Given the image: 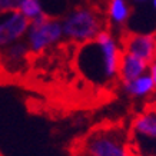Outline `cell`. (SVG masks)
<instances>
[{"label":"cell","mask_w":156,"mask_h":156,"mask_svg":"<svg viewBox=\"0 0 156 156\" xmlns=\"http://www.w3.org/2000/svg\"><path fill=\"white\" fill-rule=\"evenodd\" d=\"M62 30L72 40H90L100 32L112 30L106 0H82L63 20Z\"/></svg>","instance_id":"obj_1"},{"label":"cell","mask_w":156,"mask_h":156,"mask_svg":"<svg viewBox=\"0 0 156 156\" xmlns=\"http://www.w3.org/2000/svg\"><path fill=\"white\" fill-rule=\"evenodd\" d=\"M75 156H130L128 129L106 123L87 132L75 146Z\"/></svg>","instance_id":"obj_2"},{"label":"cell","mask_w":156,"mask_h":156,"mask_svg":"<svg viewBox=\"0 0 156 156\" xmlns=\"http://www.w3.org/2000/svg\"><path fill=\"white\" fill-rule=\"evenodd\" d=\"M130 156H156V102L145 105L128 128Z\"/></svg>","instance_id":"obj_3"},{"label":"cell","mask_w":156,"mask_h":156,"mask_svg":"<svg viewBox=\"0 0 156 156\" xmlns=\"http://www.w3.org/2000/svg\"><path fill=\"white\" fill-rule=\"evenodd\" d=\"M62 36V17L43 12L32 22L29 33V48L33 52H42Z\"/></svg>","instance_id":"obj_4"},{"label":"cell","mask_w":156,"mask_h":156,"mask_svg":"<svg viewBox=\"0 0 156 156\" xmlns=\"http://www.w3.org/2000/svg\"><path fill=\"white\" fill-rule=\"evenodd\" d=\"M119 42L122 44V50L130 53L133 56L142 59L147 66L156 60L155 44L156 34H140L135 33L128 27H120L119 30Z\"/></svg>","instance_id":"obj_5"},{"label":"cell","mask_w":156,"mask_h":156,"mask_svg":"<svg viewBox=\"0 0 156 156\" xmlns=\"http://www.w3.org/2000/svg\"><path fill=\"white\" fill-rule=\"evenodd\" d=\"M29 24H32V20L27 19L22 12H10L9 17L0 22V46L3 48L20 39L27 30Z\"/></svg>","instance_id":"obj_6"},{"label":"cell","mask_w":156,"mask_h":156,"mask_svg":"<svg viewBox=\"0 0 156 156\" xmlns=\"http://www.w3.org/2000/svg\"><path fill=\"white\" fill-rule=\"evenodd\" d=\"M146 69L147 65L142 59L122 50V59H120V67H119V82H120V85H126L129 82L140 77Z\"/></svg>","instance_id":"obj_7"},{"label":"cell","mask_w":156,"mask_h":156,"mask_svg":"<svg viewBox=\"0 0 156 156\" xmlns=\"http://www.w3.org/2000/svg\"><path fill=\"white\" fill-rule=\"evenodd\" d=\"M122 86L125 92L129 96H132V98H142V96H147L155 92V86H153L152 77L146 75H142L140 77H137L135 80Z\"/></svg>","instance_id":"obj_8"},{"label":"cell","mask_w":156,"mask_h":156,"mask_svg":"<svg viewBox=\"0 0 156 156\" xmlns=\"http://www.w3.org/2000/svg\"><path fill=\"white\" fill-rule=\"evenodd\" d=\"M20 12H22L27 19L32 20V22L43 13L39 0H26L23 5H22V7H20Z\"/></svg>","instance_id":"obj_9"},{"label":"cell","mask_w":156,"mask_h":156,"mask_svg":"<svg viewBox=\"0 0 156 156\" xmlns=\"http://www.w3.org/2000/svg\"><path fill=\"white\" fill-rule=\"evenodd\" d=\"M26 0H0V13L16 12L22 7Z\"/></svg>","instance_id":"obj_10"},{"label":"cell","mask_w":156,"mask_h":156,"mask_svg":"<svg viewBox=\"0 0 156 156\" xmlns=\"http://www.w3.org/2000/svg\"><path fill=\"white\" fill-rule=\"evenodd\" d=\"M151 77H152V82H153V86H155V90H156V62H153L151 65Z\"/></svg>","instance_id":"obj_11"},{"label":"cell","mask_w":156,"mask_h":156,"mask_svg":"<svg viewBox=\"0 0 156 156\" xmlns=\"http://www.w3.org/2000/svg\"><path fill=\"white\" fill-rule=\"evenodd\" d=\"M156 34V33H155ZM155 55H156V44H155Z\"/></svg>","instance_id":"obj_12"},{"label":"cell","mask_w":156,"mask_h":156,"mask_svg":"<svg viewBox=\"0 0 156 156\" xmlns=\"http://www.w3.org/2000/svg\"><path fill=\"white\" fill-rule=\"evenodd\" d=\"M153 3H155V7H156V0H153Z\"/></svg>","instance_id":"obj_13"},{"label":"cell","mask_w":156,"mask_h":156,"mask_svg":"<svg viewBox=\"0 0 156 156\" xmlns=\"http://www.w3.org/2000/svg\"><path fill=\"white\" fill-rule=\"evenodd\" d=\"M136 2H145V0H136Z\"/></svg>","instance_id":"obj_14"},{"label":"cell","mask_w":156,"mask_h":156,"mask_svg":"<svg viewBox=\"0 0 156 156\" xmlns=\"http://www.w3.org/2000/svg\"><path fill=\"white\" fill-rule=\"evenodd\" d=\"M0 156H2V155H0Z\"/></svg>","instance_id":"obj_15"}]
</instances>
